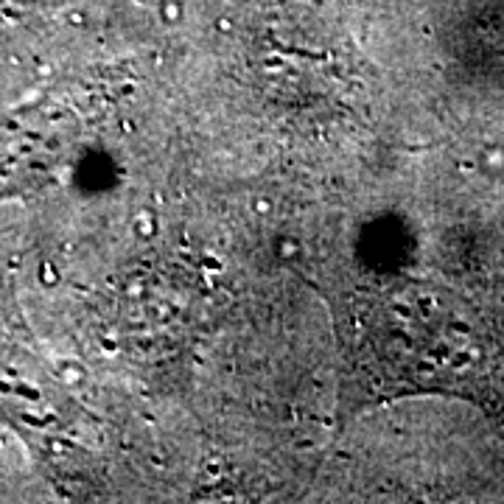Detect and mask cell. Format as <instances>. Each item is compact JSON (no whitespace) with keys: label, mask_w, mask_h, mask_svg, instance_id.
Segmentation results:
<instances>
[{"label":"cell","mask_w":504,"mask_h":504,"mask_svg":"<svg viewBox=\"0 0 504 504\" xmlns=\"http://www.w3.org/2000/svg\"><path fill=\"white\" fill-rule=\"evenodd\" d=\"M42 280L48 283V286L56 283V272H53V266H45V269H42Z\"/></svg>","instance_id":"1"}]
</instances>
